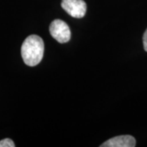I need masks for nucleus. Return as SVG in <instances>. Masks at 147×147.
I'll use <instances>...</instances> for the list:
<instances>
[{"label": "nucleus", "instance_id": "20e7f679", "mask_svg": "<svg viewBox=\"0 0 147 147\" xmlns=\"http://www.w3.org/2000/svg\"><path fill=\"white\" fill-rule=\"evenodd\" d=\"M136 140L132 136L123 135L115 137L101 144L100 147H134Z\"/></svg>", "mask_w": 147, "mask_h": 147}, {"label": "nucleus", "instance_id": "7ed1b4c3", "mask_svg": "<svg viewBox=\"0 0 147 147\" xmlns=\"http://www.w3.org/2000/svg\"><path fill=\"white\" fill-rule=\"evenodd\" d=\"M61 7L74 18H83L87 11V4L84 0H62Z\"/></svg>", "mask_w": 147, "mask_h": 147}, {"label": "nucleus", "instance_id": "39448f33", "mask_svg": "<svg viewBox=\"0 0 147 147\" xmlns=\"http://www.w3.org/2000/svg\"><path fill=\"white\" fill-rule=\"evenodd\" d=\"M0 147H15V144L10 138H5L0 141Z\"/></svg>", "mask_w": 147, "mask_h": 147}, {"label": "nucleus", "instance_id": "423d86ee", "mask_svg": "<svg viewBox=\"0 0 147 147\" xmlns=\"http://www.w3.org/2000/svg\"><path fill=\"white\" fill-rule=\"evenodd\" d=\"M143 45H144V49L147 52V29L143 35Z\"/></svg>", "mask_w": 147, "mask_h": 147}, {"label": "nucleus", "instance_id": "f257e3e1", "mask_svg": "<svg viewBox=\"0 0 147 147\" xmlns=\"http://www.w3.org/2000/svg\"><path fill=\"white\" fill-rule=\"evenodd\" d=\"M44 42L41 37L32 34L27 37L21 46V57L26 65L35 66L42 61Z\"/></svg>", "mask_w": 147, "mask_h": 147}, {"label": "nucleus", "instance_id": "f03ea898", "mask_svg": "<svg viewBox=\"0 0 147 147\" xmlns=\"http://www.w3.org/2000/svg\"><path fill=\"white\" fill-rule=\"evenodd\" d=\"M50 34L53 38H55L60 43L67 42L70 39L71 32L69 26L61 20H54L49 27Z\"/></svg>", "mask_w": 147, "mask_h": 147}]
</instances>
